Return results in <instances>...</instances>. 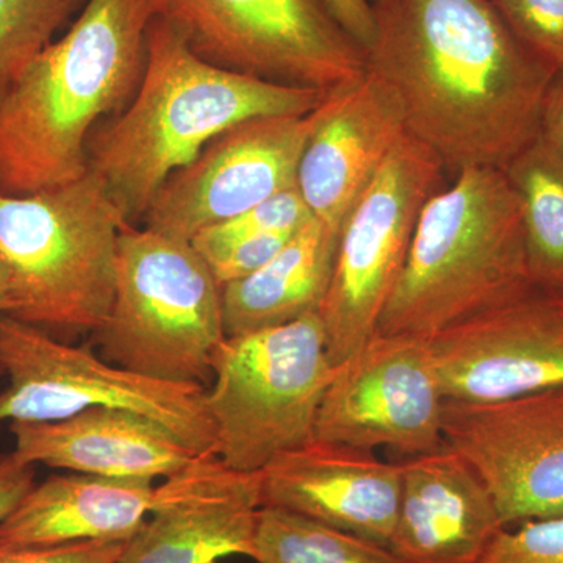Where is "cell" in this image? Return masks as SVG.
<instances>
[{
	"label": "cell",
	"instance_id": "obj_7",
	"mask_svg": "<svg viewBox=\"0 0 563 563\" xmlns=\"http://www.w3.org/2000/svg\"><path fill=\"white\" fill-rule=\"evenodd\" d=\"M207 409L225 466L261 473L314 440L335 366L320 312L277 328L225 336L211 361Z\"/></svg>",
	"mask_w": 563,
	"mask_h": 563
},
{
	"label": "cell",
	"instance_id": "obj_35",
	"mask_svg": "<svg viewBox=\"0 0 563 563\" xmlns=\"http://www.w3.org/2000/svg\"><path fill=\"white\" fill-rule=\"evenodd\" d=\"M559 302H561V306L563 307V299H558Z\"/></svg>",
	"mask_w": 563,
	"mask_h": 563
},
{
	"label": "cell",
	"instance_id": "obj_19",
	"mask_svg": "<svg viewBox=\"0 0 563 563\" xmlns=\"http://www.w3.org/2000/svg\"><path fill=\"white\" fill-rule=\"evenodd\" d=\"M13 453L51 468L107 477L168 479L203 455L161 422L131 410H85L65 420L11 422Z\"/></svg>",
	"mask_w": 563,
	"mask_h": 563
},
{
	"label": "cell",
	"instance_id": "obj_34",
	"mask_svg": "<svg viewBox=\"0 0 563 563\" xmlns=\"http://www.w3.org/2000/svg\"><path fill=\"white\" fill-rule=\"evenodd\" d=\"M0 376H3L2 363H0Z\"/></svg>",
	"mask_w": 563,
	"mask_h": 563
},
{
	"label": "cell",
	"instance_id": "obj_12",
	"mask_svg": "<svg viewBox=\"0 0 563 563\" xmlns=\"http://www.w3.org/2000/svg\"><path fill=\"white\" fill-rule=\"evenodd\" d=\"M314 110L302 117L252 118L220 133L190 165L162 185L144 217V228L191 242L211 225L295 188L317 121Z\"/></svg>",
	"mask_w": 563,
	"mask_h": 563
},
{
	"label": "cell",
	"instance_id": "obj_17",
	"mask_svg": "<svg viewBox=\"0 0 563 563\" xmlns=\"http://www.w3.org/2000/svg\"><path fill=\"white\" fill-rule=\"evenodd\" d=\"M261 474L263 506L390 548L401 501V462L313 440L274 459Z\"/></svg>",
	"mask_w": 563,
	"mask_h": 563
},
{
	"label": "cell",
	"instance_id": "obj_6",
	"mask_svg": "<svg viewBox=\"0 0 563 563\" xmlns=\"http://www.w3.org/2000/svg\"><path fill=\"white\" fill-rule=\"evenodd\" d=\"M91 335L103 361L152 379L206 387L225 339L220 284L188 240L124 225L113 307Z\"/></svg>",
	"mask_w": 563,
	"mask_h": 563
},
{
	"label": "cell",
	"instance_id": "obj_8",
	"mask_svg": "<svg viewBox=\"0 0 563 563\" xmlns=\"http://www.w3.org/2000/svg\"><path fill=\"white\" fill-rule=\"evenodd\" d=\"M0 363L9 376L0 393V429L5 422L58 421L103 407L161 422L196 453L220 451L201 384L141 376L103 361L90 346H74L10 317H0Z\"/></svg>",
	"mask_w": 563,
	"mask_h": 563
},
{
	"label": "cell",
	"instance_id": "obj_28",
	"mask_svg": "<svg viewBox=\"0 0 563 563\" xmlns=\"http://www.w3.org/2000/svg\"><path fill=\"white\" fill-rule=\"evenodd\" d=\"M298 232V231H296ZM296 232L250 236L203 257L220 287L244 279L273 261Z\"/></svg>",
	"mask_w": 563,
	"mask_h": 563
},
{
	"label": "cell",
	"instance_id": "obj_9",
	"mask_svg": "<svg viewBox=\"0 0 563 563\" xmlns=\"http://www.w3.org/2000/svg\"><path fill=\"white\" fill-rule=\"evenodd\" d=\"M202 60L285 87L332 92L361 80L368 58L325 0H157Z\"/></svg>",
	"mask_w": 563,
	"mask_h": 563
},
{
	"label": "cell",
	"instance_id": "obj_33",
	"mask_svg": "<svg viewBox=\"0 0 563 563\" xmlns=\"http://www.w3.org/2000/svg\"><path fill=\"white\" fill-rule=\"evenodd\" d=\"M9 310V279H7V269L0 257V317Z\"/></svg>",
	"mask_w": 563,
	"mask_h": 563
},
{
	"label": "cell",
	"instance_id": "obj_36",
	"mask_svg": "<svg viewBox=\"0 0 563 563\" xmlns=\"http://www.w3.org/2000/svg\"><path fill=\"white\" fill-rule=\"evenodd\" d=\"M376 2H379V0H372V3H376Z\"/></svg>",
	"mask_w": 563,
	"mask_h": 563
},
{
	"label": "cell",
	"instance_id": "obj_2",
	"mask_svg": "<svg viewBox=\"0 0 563 563\" xmlns=\"http://www.w3.org/2000/svg\"><path fill=\"white\" fill-rule=\"evenodd\" d=\"M157 0H87L0 106V192L58 187L88 172V141L128 106L146 66Z\"/></svg>",
	"mask_w": 563,
	"mask_h": 563
},
{
	"label": "cell",
	"instance_id": "obj_10",
	"mask_svg": "<svg viewBox=\"0 0 563 563\" xmlns=\"http://www.w3.org/2000/svg\"><path fill=\"white\" fill-rule=\"evenodd\" d=\"M444 174L440 158L407 133L347 213L320 309L333 366L376 333L422 207L444 187Z\"/></svg>",
	"mask_w": 563,
	"mask_h": 563
},
{
	"label": "cell",
	"instance_id": "obj_13",
	"mask_svg": "<svg viewBox=\"0 0 563 563\" xmlns=\"http://www.w3.org/2000/svg\"><path fill=\"white\" fill-rule=\"evenodd\" d=\"M443 433L483 477L504 528L563 514V385L496 402L446 401Z\"/></svg>",
	"mask_w": 563,
	"mask_h": 563
},
{
	"label": "cell",
	"instance_id": "obj_1",
	"mask_svg": "<svg viewBox=\"0 0 563 563\" xmlns=\"http://www.w3.org/2000/svg\"><path fill=\"white\" fill-rule=\"evenodd\" d=\"M368 70L398 96L407 133L446 173L504 169L539 135L558 70L521 43L488 0H379Z\"/></svg>",
	"mask_w": 563,
	"mask_h": 563
},
{
	"label": "cell",
	"instance_id": "obj_21",
	"mask_svg": "<svg viewBox=\"0 0 563 563\" xmlns=\"http://www.w3.org/2000/svg\"><path fill=\"white\" fill-rule=\"evenodd\" d=\"M340 231L312 218L279 254L221 288L225 336L277 328L320 312L331 285Z\"/></svg>",
	"mask_w": 563,
	"mask_h": 563
},
{
	"label": "cell",
	"instance_id": "obj_27",
	"mask_svg": "<svg viewBox=\"0 0 563 563\" xmlns=\"http://www.w3.org/2000/svg\"><path fill=\"white\" fill-rule=\"evenodd\" d=\"M477 563H563V514L503 528Z\"/></svg>",
	"mask_w": 563,
	"mask_h": 563
},
{
	"label": "cell",
	"instance_id": "obj_32",
	"mask_svg": "<svg viewBox=\"0 0 563 563\" xmlns=\"http://www.w3.org/2000/svg\"><path fill=\"white\" fill-rule=\"evenodd\" d=\"M325 3L340 24L368 51L376 35L372 0H325Z\"/></svg>",
	"mask_w": 563,
	"mask_h": 563
},
{
	"label": "cell",
	"instance_id": "obj_24",
	"mask_svg": "<svg viewBox=\"0 0 563 563\" xmlns=\"http://www.w3.org/2000/svg\"><path fill=\"white\" fill-rule=\"evenodd\" d=\"M87 0H0V106Z\"/></svg>",
	"mask_w": 563,
	"mask_h": 563
},
{
	"label": "cell",
	"instance_id": "obj_16",
	"mask_svg": "<svg viewBox=\"0 0 563 563\" xmlns=\"http://www.w3.org/2000/svg\"><path fill=\"white\" fill-rule=\"evenodd\" d=\"M299 162L296 188L310 213L340 231L399 141L407 135L401 102L387 81L365 76L328 92Z\"/></svg>",
	"mask_w": 563,
	"mask_h": 563
},
{
	"label": "cell",
	"instance_id": "obj_11",
	"mask_svg": "<svg viewBox=\"0 0 563 563\" xmlns=\"http://www.w3.org/2000/svg\"><path fill=\"white\" fill-rule=\"evenodd\" d=\"M444 402L429 340L376 332L335 366L314 440L407 457L432 453L446 446Z\"/></svg>",
	"mask_w": 563,
	"mask_h": 563
},
{
	"label": "cell",
	"instance_id": "obj_25",
	"mask_svg": "<svg viewBox=\"0 0 563 563\" xmlns=\"http://www.w3.org/2000/svg\"><path fill=\"white\" fill-rule=\"evenodd\" d=\"M312 218L313 214L303 202L298 188H288L231 220L211 225L198 233L191 243L202 257H209L214 252L250 236L299 231Z\"/></svg>",
	"mask_w": 563,
	"mask_h": 563
},
{
	"label": "cell",
	"instance_id": "obj_3",
	"mask_svg": "<svg viewBox=\"0 0 563 563\" xmlns=\"http://www.w3.org/2000/svg\"><path fill=\"white\" fill-rule=\"evenodd\" d=\"M325 96L218 68L157 14L139 88L113 121L91 133L88 169L101 177L124 220L135 225L162 185L220 133L252 118L312 113Z\"/></svg>",
	"mask_w": 563,
	"mask_h": 563
},
{
	"label": "cell",
	"instance_id": "obj_14",
	"mask_svg": "<svg viewBox=\"0 0 563 563\" xmlns=\"http://www.w3.org/2000/svg\"><path fill=\"white\" fill-rule=\"evenodd\" d=\"M446 401L487 404L563 385V307L532 296L428 336Z\"/></svg>",
	"mask_w": 563,
	"mask_h": 563
},
{
	"label": "cell",
	"instance_id": "obj_15",
	"mask_svg": "<svg viewBox=\"0 0 563 563\" xmlns=\"http://www.w3.org/2000/svg\"><path fill=\"white\" fill-rule=\"evenodd\" d=\"M263 507L262 474L229 468L218 455L163 479L161 498L118 563H220L250 558Z\"/></svg>",
	"mask_w": 563,
	"mask_h": 563
},
{
	"label": "cell",
	"instance_id": "obj_22",
	"mask_svg": "<svg viewBox=\"0 0 563 563\" xmlns=\"http://www.w3.org/2000/svg\"><path fill=\"white\" fill-rule=\"evenodd\" d=\"M503 172L520 198L533 288L563 299V162L537 135Z\"/></svg>",
	"mask_w": 563,
	"mask_h": 563
},
{
	"label": "cell",
	"instance_id": "obj_31",
	"mask_svg": "<svg viewBox=\"0 0 563 563\" xmlns=\"http://www.w3.org/2000/svg\"><path fill=\"white\" fill-rule=\"evenodd\" d=\"M539 139L563 162V69L554 74L544 95Z\"/></svg>",
	"mask_w": 563,
	"mask_h": 563
},
{
	"label": "cell",
	"instance_id": "obj_4",
	"mask_svg": "<svg viewBox=\"0 0 563 563\" xmlns=\"http://www.w3.org/2000/svg\"><path fill=\"white\" fill-rule=\"evenodd\" d=\"M537 295L517 191L503 169L472 166L422 207L376 332L428 339Z\"/></svg>",
	"mask_w": 563,
	"mask_h": 563
},
{
	"label": "cell",
	"instance_id": "obj_29",
	"mask_svg": "<svg viewBox=\"0 0 563 563\" xmlns=\"http://www.w3.org/2000/svg\"><path fill=\"white\" fill-rule=\"evenodd\" d=\"M125 542H79L0 551V563H118Z\"/></svg>",
	"mask_w": 563,
	"mask_h": 563
},
{
	"label": "cell",
	"instance_id": "obj_18",
	"mask_svg": "<svg viewBox=\"0 0 563 563\" xmlns=\"http://www.w3.org/2000/svg\"><path fill=\"white\" fill-rule=\"evenodd\" d=\"M390 543L407 563H477L504 528L483 477L453 448L401 462Z\"/></svg>",
	"mask_w": 563,
	"mask_h": 563
},
{
	"label": "cell",
	"instance_id": "obj_20",
	"mask_svg": "<svg viewBox=\"0 0 563 563\" xmlns=\"http://www.w3.org/2000/svg\"><path fill=\"white\" fill-rule=\"evenodd\" d=\"M161 498V484L136 477L54 474L35 484L0 521V551L79 542H128Z\"/></svg>",
	"mask_w": 563,
	"mask_h": 563
},
{
	"label": "cell",
	"instance_id": "obj_26",
	"mask_svg": "<svg viewBox=\"0 0 563 563\" xmlns=\"http://www.w3.org/2000/svg\"><path fill=\"white\" fill-rule=\"evenodd\" d=\"M521 43L563 69V0H488Z\"/></svg>",
	"mask_w": 563,
	"mask_h": 563
},
{
	"label": "cell",
	"instance_id": "obj_30",
	"mask_svg": "<svg viewBox=\"0 0 563 563\" xmlns=\"http://www.w3.org/2000/svg\"><path fill=\"white\" fill-rule=\"evenodd\" d=\"M35 485V465L21 461L16 454H0V521L22 501Z\"/></svg>",
	"mask_w": 563,
	"mask_h": 563
},
{
	"label": "cell",
	"instance_id": "obj_5",
	"mask_svg": "<svg viewBox=\"0 0 563 563\" xmlns=\"http://www.w3.org/2000/svg\"><path fill=\"white\" fill-rule=\"evenodd\" d=\"M128 224L90 169L31 195L0 192V257L9 279L3 317L58 340L101 329L113 307Z\"/></svg>",
	"mask_w": 563,
	"mask_h": 563
},
{
	"label": "cell",
	"instance_id": "obj_23",
	"mask_svg": "<svg viewBox=\"0 0 563 563\" xmlns=\"http://www.w3.org/2000/svg\"><path fill=\"white\" fill-rule=\"evenodd\" d=\"M250 559L255 563H407L383 544L269 506L258 512Z\"/></svg>",
	"mask_w": 563,
	"mask_h": 563
}]
</instances>
